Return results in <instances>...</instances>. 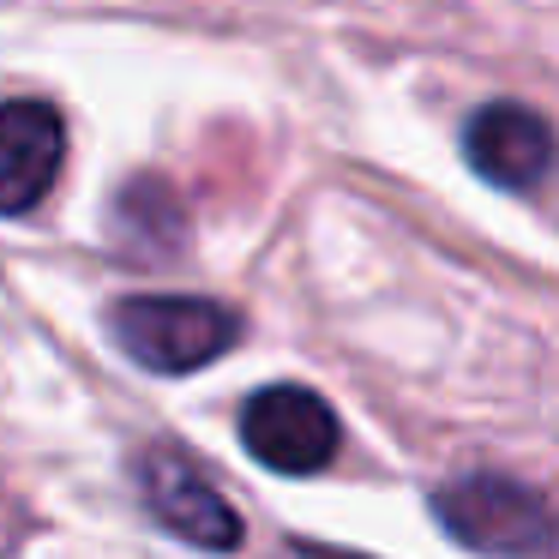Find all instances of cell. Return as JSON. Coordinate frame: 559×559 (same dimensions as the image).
<instances>
[{"label": "cell", "mask_w": 559, "mask_h": 559, "mask_svg": "<svg viewBox=\"0 0 559 559\" xmlns=\"http://www.w3.org/2000/svg\"><path fill=\"white\" fill-rule=\"evenodd\" d=\"M433 518L451 542L481 559H547L559 547V518L530 481L499 469H469L433 493Z\"/></svg>", "instance_id": "obj_1"}, {"label": "cell", "mask_w": 559, "mask_h": 559, "mask_svg": "<svg viewBox=\"0 0 559 559\" xmlns=\"http://www.w3.org/2000/svg\"><path fill=\"white\" fill-rule=\"evenodd\" d=\"M109 331L151 373H199L235 349L241 313L211 295H127L115 301Z\"/></svg>", "instance_id": "obj_2"}, {"label": "cell", "mask_w": 559, "mask_h": 559, "mask_svg": "<svg viewBox=\"0 0 559 559\" xmlns=\"http://www.w3.org/2000/svg\"><path fill=\"white\" fill-rule=\"evenodd\" d=\"M241 445L277 475H319L343 445L337 409L307 385H259L241 403Z\"/></svg>", "instance_id": "obj_3"}, {"label": "cell", "mask_w": 559, "mask_h": 559, "mask_svg": "<svg viewBox=\"0 0 559 559\" xmlns=\"http://www.w3.org/2000/svg\"><path fill=\"white\" fill-rule=\"evenodd\" d=\"M139 493H145L151 518H157L169 535H181L187 547L235 554L241 535H247L241 511L223 499V487L175 445H145V457H139Z\"/></svg>", "instance_id": "obj_4"}, {"label": "cell", "mask_w": 559, "mask_h": 559, "mask_svg": "<svg viewBox=\"0 0 559 559\" xmlns=\"http://www.w3.org/2000/svg\"><path fill=\"white\" fill-rule=\"evenodd\" d=\"M463 157H469V169L481 181L506 187V193H530V187H542L554 175L559 145H554V127L535 109H523V103H487L463 127Z\"/></svg>", "instance_id": "obj_5"}, {"label": "cell", "mask_w": 559, "mask_h": 559, "mask_svg": "<svg viewBox=\"0 0 559 559\" xmlns=\"http://www.w3.org/2000/svg\"><path fill=\"white\" fill-rule=\"evenodd\" d=\"M67 157V121L61 109L37 97L0 103V217H25L49 199Z\"/></svg>", "instance_id": "obj_6"}, {"label": "cell", "mask_w": 559, "mask_h": 559, "mask_svg": "<svg viewBox=\"0 0 559 559\" xmlns=\"http://www.w3.org/2000/svg\"><path fill=\"white\" fill-rule=\"evenodd\" d=\"M115 235L133 247L139 259H175V247L187 241V211L175 199L169 181L145 175V181H127L115 199Z\"/></svg>", "instance_id": "obj_7"}, {"label": "cell", "mask_w": 559, "mask_h": 559, "mask_svg": "<svg viewBox=\"0 0 559 559\" xmlns=\"http://www.w3.org/2000/svg\"><path fill=\"white\" fill-rule=\"evenodd\" d=\"M295 559H361V554H343V547H319V542H295Z\"/></svg>", "instance_id": "obj_8"}]
</instances>
